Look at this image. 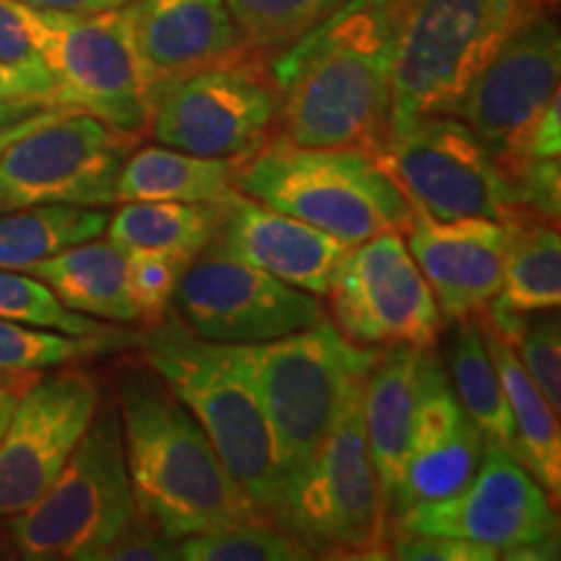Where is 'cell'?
<instances>
[{"mask_svg": "<svg viewBox=\"0 0 561 561\" xmlns=\"http://www.w3.org/2000/svg\"><path fill=\"white\" fill-rule=\"evenodd\" d=\"M136 346L193 413L244 496L263 517L286 528V481L244 346L201 339L174 310L140 331Z\"/></svg>", "mask_w": 561, "mask_h": 561, "instance_id": "cell-3", "label": "cell"}, {"mask_svg": "<svg viewBox=\"0 0 561 561\" xmlns=\"http://www.w3.org/2000/svg\"><path fill=\"white\" fill-rule=\"evenodd\" d=\"M68 112H73V110L60 107V104H50V107H45V110L34 112V115L24 117V121L11 123V125H5V128H0V153H3L5 149H9V146L13 144V140L24 136V133H32V130L42 128V125H47V123L58 121V117L68 115Z\"/></svg>", "mask_w": 561, "mask_h": 561, "instance_id": "cell-42", "label": "cell"}, {"mask_svg": "<svg viewBox=\"0 0 561 561\" xmlns=\"http://www.w3.org/2000/svg\"><path fill=\"white\" fill-rule=\"evenodd\" d=\"M392 530L468 538L496 549L502 559H559L557 507L536 476L491 442L466 486L413 504L392 520Z\"/></svg>", "mask_w": 561, "mask_h": 561, "instance_id": "cell-12", "label": "cell"}, {"mask_svg": "<svg viewBox=\"0 0 561 561\" xmlns=\"http://www.w3.org/2000/svg\"><path fill=\"white\" fill-rule=\"evenodd\" d=\"M125 5L96 13L30 9V24L42 66L53 79L55 104L144 138L157 94Z\"/></svg>", "mask_w": 561, "mask_h": 561, "instance_id": "cell-9", "label": "cell"}, {"mask_svg": "<svg viewBox=\"0 0 561 561\" xmlns=\"http://www.w3.org/2000/svg\"><path fill=\"white\" fill-rule=\"evenodd\" d=\"M26 273L50 286L68 310L121 325L140 322L130 297L128 255L115 242L94 237L30 265Z\"/></svg>", "mask_w": 561, "mask_h": 561, "instance_id": "cell-23", "label": "cell"}, {"mask_svg": "<svg viewBox=\"0 0 561 561\" xmlns=\"http://www.w3.org/2000/svg\"><path fill=\"white\" fill-rule=\"evenodd\" d=\"M271 58L242 53L174 81L157 96L149 136L206 159L248 161L276 136L278 89Z\"/></svg>", "mask_w": 561, "mask_h": 561, "instance_id": "cell-11", "label": "cell"}, {"mask_svg": "<svg viewBox=\"0 0 561 561\" xmlns=\"http://www.w3.org/2000/svg\"><path fill=\"white\" fill-rule=\"evenodd\" d=\"M445 369L455 396L473 424L479 426L483 442L500 445L517 458L515 421H512L500 371H496L486 339H483V328L476 318L455 322Z\"/></svg>", "mask_w": 561, "mask_h": 561, "instance_id": "cell-28", "label": "cell"}, {"mask_svg": "<svg viewBox=\"0 0 561 561\" xmlns=\"http://www.w3.org/2000/svg\"><path fill=\"white\" fill-rule=\"evenodd\" d=\"M125 9L157 96L185 76L248 53L227 0H130Z\"/></svg>", "mask_w": 561, "mask_h": 561, "instance_id": "cell-21", "label": "cell"}, {"mask_svg": "<svg viewBox=\"0 0 561 561\" xmlns=\"http://www.w3.org/2000/svg\"><path fill=\"white\" fill-rule=\"evenodd\" d=\"M375 159L411 208L432 219L507 224L520 208L515 182L455 115H426L398 125Z\"/></svg>", "mask_w": 561, "mask_h": 561, "instance_id": "cell-10", "label": "cell"}, {"mask_svg": "<svg viewBox=\"0 0 561 561\" xmlns=\"http://www.w3.org/2000/svg\"><path fill=\"white\" fill-rule=\"evenodd\" d=\"M390 559L405 561H496L500 551L486 543L468 541L455 536H434V533H390Z\"/></svg>", "mask_w": 561, "mask_h": 561, "instance_id": "cell-36", "label": "cell"}, {"mask_svg": "<svg viewBox=\"0 0 561 561\" xmlns=\"http://www.w3.org/2000/svg\"><path fill=\"white\" fill-rule=\"evenodd\" d=\"M483 328V325H481ZM489 354L500 371V380L507 396L512 421H515L517 437V460L536 476L549 494L553 507L559 510L561 496V430L559 413L551 409L538 385L530 380V375L517 359L515 348L491 335L483 328Z\"/></svg>", "mask_w": 561, "mask_h": 561, "instance_id": "cell-25", "label": "cell"}, {"mask_svg": "<svg viewBox=\"0 0 561 561\" xmlns=\"http://www.w3.org/2000/svg\"><path fill=\"white\" fill-rule=\"evenodd\" d=\"M0 320H13L21 325L47 328L68 335H104L117 331L110 322L68 310L55 291L26 271L0 268Z\"/></svg>", "mask_w": 561, "mask_h": 561, "instance_id": "cell-33", "label": "cell"}, {"mask_svg": "<svg viewBox=\"0 0 561 561\" xmlns=\"http://www.w3.org/2000/svg\"><path fill=\"white\" fill-rule=\"evenodd\" d=\"M172 310L195 335L227 346L278 341L328 318L314 294L214 250L182 273Z\"/></svg>", "mask_w": 561, "mask_h": 561, "instance_id": "cell-16", "label": "cell"}, {"mask_svg": "<svg viewBox=\"0 0 561 561\" xmlns=\"http://www.w3.org/2000/svg\"><path fill=\"white\" fill-rule=\"evenodd\" d=\"M445 322L479 318L502 286L510 229L489 219H432L416 214L403 231Z\"/></svg>", "mask_w": 561, "mask_h": 561, "instance_id": "cell-18", "label": "cell"}, {"mask_svg": "<svg viewBox=\"0 0 561 561\" xmlns=\"http://www.w3.org/2000/svg\"><path fill=\"white\" fill-rule=\"evenodd\" d=\"M185 561H299L312 551L284 525L273 520H244L227 528L203 530L178 541Z\"/></svg>", "mask_w": 561, "mask_h": 561, "instance_id": "cell-32", "label": "cell"}, {"mask_svg": "<svg viewBox=\"0 0 561 561\" xmlns=\"http://www.w3.org/2000/svg\"><path fill=\"white\" fill-rule=\"evenodd\" d=\"M346 0H227L237 34L250 53L273 58L322 24Z\"/></svg>", "mask_w": 561, "mask_h": 561, "instance_id": "cell-31", "label": "cell"}, {"mask_svg": "<svg viewBox=\"0 0 561 561\" xmlns=\"http://www.w3.org/2000/svg\"><path fill=\"white\" fill-rule=\"evenodd\" d=\"M362 392L364 382L286 486L284 523L314 559H390L392 523L364 434Z\"/></svg>", "mask_w": 561, "mask_h": 561, "instance_id": "cell-8", "label": "cell"}, {"mask_svg": "<svg viewBox=\"0 0 561 561\" xmlns=\"http://www.w3.org/2000/svg\"><path fill=\"white\" fill-rule=\"evenodd\" d=\"M561 153V94L549 104L541 121L530 133L528 161L530 159H559Z\"/></svg>", "mask_w": 561, "mask_h": 561, "instance_id": "cell-41", "label": "cell"}, {"mask_svg": "<svg viewBox=\"0 0 561 561\" xmlns=\"http://www.w3.org/2000/svg\"><path fill=\"white\" fill-rule=\"evenodd\" d=\"M515 193L520 208L559 224L561 214V164L559 159H530L515 172Z\"/></svg>", "mask_w": 561, "mask_h": 561, "instance_id": "cell-38", "label": "cell"}, {"mask_svg": "<svg viewBox=\"0 0 561 561\" xmlns=\"http://www.w3.org/2000/svg\"><path fill=\"white\" fill-rule=\"evenodd\" d=\"M551 3H557V5H559V0H551Z\"/></svg>", "mask_w": 561, "mask_h": 561, "instance_id": "cell-46", "label": "cell"}, {"mask_svg": "<svg viewBox=\"0 0 561 561\" xmlns=\"http://www.w3.org/2000/svg\"><path fill=\"white\" fill-rule=\"evenodd\" d=\"M559 21L543 11L504 42L455 110L510 180L528 164L530 133L559 96Z\"/></svg>", "mask_w": 561, "mask_h": 561, "instance_id": "cell-15", "label": "cell"}, {"mask_svg": "<svg viewBox=\"0 0 561 561\" xmlns=\"http://www.w3.org/2000/svg\"><path fill=\"white\" fill-rule=\"evenodd\" d=\"M136 341L138 333L130 331H112L83 339V335L0 320V375H30L39 369L81 364L125 346H136Z\"/></svg>", "mask_w": 561, "mask_h": 561, "instance_id": "cell-30", "label": "cell"}, {"mask_svg": "<svg viewBox=\"0 0 561 561\" xmlns=\"http://www.w3.org/2000/svg\"><path fill=\"white\" fill-rule=\"evenodd\" d=\"M405 0H346L273 55L276 136L310 149L377 157L390 136L392 66Z\"/></svg>", "mask_w": 561, "mask_h": 561, "instance_id": "cell-1", "label": "cell"}, {"mask_svg": "<svg viewBox=\"0 0 561 561\" xmlns=\"http://www.w3.org/2000/svg\"><path fill=\"white\" fill-rule=\"evenodd\" d=\"M16 3L30 5L39 11H62V13H96L123 9L130 0H16Z\"/></svg>", "mask_w": 561, "mask_h": 561, "instance_id": "cell-43", "label": "cell"}, {"mask_svg": "<svg viewBox=\"0 0 561 561\" xmlns=\"http://www.w3.org/2000/svg\"><path fill=\"white\" fill-rule=\"evenodd\" d=\"M483 442L458 396L445 364L434 348L424 351L416 421H413L409 462L396 517L413 504L442 500L466 486L479 471ZM392 517V520H396Z\"/></svg>", "mask_w": 561, "mask_h": 561, "instance_id": "cell-19", "label": "cell"}, {"mask_svg": "<svg viewBox=\"0 0 561 561\" xmlns=\"http://www.w3.org/2000/svg\"><path fill=\"white\" fill-rule=\"evenodd\" d=\"M115 401L133 496L167 536L261 520L193 413L144 359L121 369Z\"/></svg>", "mask_w": 561, "mask_h": 561, "instance_id": "cell-2", "label": "cell"}, {"mask_svg": "<svg viewBox=\"0 0 561 561\" xmlns=\"http://www.w3.org/2000/svg\"><path fill=\"white\" fill-rule=\"evenodd\" d=\"M517 359L553 411H561V322L559 310L528 312L515 343Z\"/></svg>", "mask_w": 561, "mask_h": 561, "instance_id": "cell-35", "label": "cell"}, {"mask_svg": "<svg viewBox=\"0 0 561 561\" xmlns=\"http://www.w3.org/2000/svg\"><path fill=\"white\" fill-rule=\"evenodd\" d=\"M328 320L367 348H437L445 320L403 231L348 248L328 289Z\"/></svg>", "mask_w": 561, "mask_h": 561, "instance_id": "cell-13", "label": "cell"}, {"mask_svg": "<svg viewBox=\"0 0 561 561\" xmlns=\"http://www.w3.org/2000/svg\"><path fill=\"white\" fill-rule=\"evenodd\" d=\"M19 375H5V380H0V439H3L5 426H9L13 411H16L21 392H24V388H19Z\"/></svg>", "mask_w": 561, "mask_h": 561, "instance_id": "cell-44", "label": "cell"}, {"mask_svg": "<svg viewBox=\"0 0 561 561\" xmlns=\"http://www.w3.org/2000/svg\"><path fill=\"white\" fill-rule=\"evenodd\" d=\"M244 351L268 419L278 468L289 486L320 450L351 390L364 382L380 348L346 341L325 318L305 331Z\"/></svg>", "mask_w": 561, "mask_h": 561, "instance_id": "cell-7", "label": "cell"}, {"mask_svg": "<svg viewBox=\"0 0 561 561\" xmlns=\"http://www.w3.org/2000/svg\"><path fill=\"white\" fill-rule=\"evenodd\" d=\"M224 216L216 203L133 201L107 221V240L121 250H151L193 263L214 242Z\"/></svg>", "mask_w": 561, "mask_h": 561, "instance_id": "cell-27", "label": "cell"}, {"mask_svg": "<svg viewBox=\"0 0 561 561\" xmlns=\"http://www.w3.org/2000/svg\"><path fill=\"white\" fill-rule=\"evenodd\" d=\"M115 396L100 398L94 419L50 489L9 517L24 559L96 561L136 515Z\"/></svg>", "mask_w": 561, "mask_h": 561, "instance_id": "cell-6", "label": "cell"}, {"mask_svg": "<svg viewBox=\"0 0 561 561\" xmlns=\"http://www.w3.org/2000/svg\"><path fill=\"white\" fill-rule=\"evenodd\" d=\"M426 348L390 346L380 348L364 377L362 413L367 447L380 479L390 523L401 502V489L409 462L413 421H416L421 362Z\"/></svg>", "mask_w": 561, "mask_h": 561, "instance_id": "cell-22", "label": "cell"}, {"mask_svg": "<svg viewBox=\"0 0 561 561\" xmlns=\"http://www.w3.org/2000/svg\"><path fill=\"white\" fill-rule=\"evenodd\" d=\"M107 221V208L89 206L0 210V268L26 271L55 252L102 237Z\"/></svg>", "mask_w": 561, "mask_h": 561, "instance_id": "cell-29", "label": "cell"}, {"mask_svg": "<svg viewBox=\"0 0 561 561\" xmlns=\"http://www.w3.org/2000/svg\"><path fill=\"white\" fill-rule=\"evenodd\" d=\"M237 191L312 224L346 248L382 231H405L413 219L411 203L375 157L294 146L278 136L242 161Z\"/></svg>", "mask_w": 561, "mask_h": 561, "instance_id": "cell-4", "label": "cell"}, {"mask_svg": "<svg viewBox=\"0 0 561 561\" xmlns=\"http://www.w3.org/2000/svg\"><path fill=\"white\" fill-rule=\"evenodd\" d=\"M208 250L261 268L314 297H325L348 252L346 244L322 229L242 193L224 206Z\"/></svg>", "mask_w": 561, "mask_h": 561, "instance_id": "cell-20", "label": "cell"}, {"mask_svg": "<svg viewBox=\"0 0 561 561\" xmlns=\"http://www.w3.org/2000/svg\"><path fill=\"white\" fill-rule=\"evenodd\" d=\"M180 559L178 538L167 536L146 512L136 510L121 536L100 553L96 561H170Z\"/></svg>", "mask_w": 561, "mask_h": 561, "instance_id": "cell-37", "label": "cell"}, {"mask_svg": "<svg viewBox=\"0 0 561 561\" xmlns=\"http://www.w3.org/2000/svg\"><path fill=\"white\" fill-rule=\"evenodd\" d=\"M551 0H405L392 66L390 130L455 115L476 76Z\"/></svg>", "mask_w": 561, "mask_h": 561, "instance_id": "cell-5", "label": "cell"}, {"mask_svg": "<svg viewBox=\"0 0 561 561\" xmlns=\"http://www.w3.org/2000/svg\"><path fill=\"white\" fill-rule=\"evenodd\" d=\"M128 284L144 328L157 325L172 312L182 273L191 263L151 250H128Z\"/></svg>", "mask_w": 561, "mask_h": 561, "instance_id": "cell-34", "label": "cell"}, {"mask_svg": "<svg viewBox=\"0 0 561 561\" xmlns=\"http://www.w3.org/2000/svg\"><path fill=\"white\" fill-rule=\"evenodd\" d=\"M138 144L83 112L24 133L0 153V210L115 206L117 178Z\"/></svg>", "mask_w": 561, "mask_h": 561, "instance_id": "cell-14", "label": "cell"}, {"mask_svg": "<svg viewBox=\"0 0 561 561\" xmlns=\"http://www.w3.org/2000/svg\"><path fill=\"white\" fill-rule=\"evenodd\" d=\"M89 369L37 377L21 392L0 439V517H13L50 489L100 405Z\"/></svg>", "mask_w": 561, "mask_h": 561, "instance_id": "cell-17", "label": "cell"}, {"mask_svg": "<svg viewBox=\"0 0 561 561\" xmlns=\"http://www.w3.org/2000/svg\"><path fill=\"white\" fill-rule=\"evenodd\" d=\"M39 100L55 104L53 79L45 66H19V62L0 60V102Z\"/></svg>", "mask_w": 561, "mask_h": 561, "instance_id": "cell-40", "label": "cell"}, {"mask_svg": "<svg viewBox=\"0 0 561 561\" xmlns=\"http://www.w3.org/2000/svg\"><path fill=\"white\" fill-rule=\"evenodd\" d=\"M502 286L491 305L512 312L559 310L561 305V240L559 224L517 208L507 221Z\"/></svg>", "mask_w": 561, "mask_h": 561, "instance_id": "cell-26", "label": "cell"}, {"mask_svg": "<svg viewBox=\"0 0 561 561\" xmlns=\"http://www.w3.org/2000/svg\"><path fill=\"white\" fill-rule=\"evenodd\" d=\"M237 170L240 161L195 157L161 144L146 146L125 159L115 198L117 203L174 201L227 206L240 195Z\"/></svg>", "mask_w": 561, "mask_h": 561, "instance_id": "cell-24", "label": "cell"}, {"mask_svg": "<svg viewBox=\"0 0 561 561\" xmlns=\"http://www.w3.org/2000/svg\"><path fill=\"white\" fill-rule=\"evenodd\" d=\"M0 60L42 66L32 39L30 5L16 3V0H0Z\"/></svg>", "mask_w": 561, "mask_h": 561, "instance_id": "cell-39", "label": "cell"}, {"mask_svg": "<svg viewBox=\"0 0 561 561\" xmlns=\"http://www.w3.org/2000/svg\"><path fill=\"white\" fill-rule=\"evenodd\" d=\"M50 107L47 102H39V100H16V102H0V128H5V125L11 123H19L24 121V117L34 115V112Z\"/></svg>", "mask_w": 561, "mask_h": 561, "instance_id": "cell-45", "label": "cell"}]
</instances>
